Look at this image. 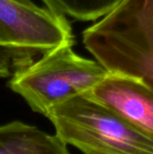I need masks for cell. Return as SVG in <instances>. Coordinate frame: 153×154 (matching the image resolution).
<instances>
[{
	"mask_svg": "<svg viewBox=\"0 0 153 154\" xmlns=\"http://www.w3.org/2000/svg\"><path fill=\"white\" fill-rule=\"evenodd\" d=\"M86 95L153 139V91L141 81L108 73Z\"/></svg>",
	"mask_w": 153,
	"mask_h": 154,
	"instance_id": "5",
	"label": "cell"
},
{
	"mask_svg": "<svg viewBox=\"0 0 153 154\" xmlns=\"http://www.w3.org/2000/svg\"><path fill=\"white\" fill-rule=\"evenodd\" d=\"M17 2H20L22 4H24V5H34L31 0H15Z\"/></svg>",
	"mask_w": 153,
	"mask_h": 154,
	"instance_id": "9",
	"label": "cell"
},
{
	"mask_svg": "<svg viewBox=\"0 0 153 154\" xmlns=\"http://www.w3.org/2000/svg\"><path fill=\"white\" fill-rule=\"evenodd\" d=\"M45 117L65 145L83 154H153V139L86 94L56 105Z\"/></svg>",
	"mask_w": 153,
	"mask_h": 154,
	"instance_id": "2",
	"label": "cell"
},
{
	"mask_svg": "<svg viewBox=\"0 0 153 154\" xmlns=\"http://www.w3.org/2000/svg\"><path fill=\"white\" fill-rule=\"evenodd\" d=\"M73 45L65 43L47 51L11 77L8 87L33 112L46 116L50 108L88 93L108 75L96 60L78 55Z\"/></svg>",
	"mask_w": 153,
	"mask_h": 154,
	"instance_id": "3",
	"label": "cell"
},
{
	"mask_svg": "<svg viewBox=\"0 0 153 154\" xmlns=\"http://www.w3.org/2000/svg\"><path fill=\"white\" fill-rule=\"evenodd\" d=\"M0 31L30 63L58 46L74 43L72 28L65 16L15 0H0Z\"/></svg>",
	"mask_w": 153,
	"mask_h": 154,
	"instance_id": "4",
	"label": "cell"
},
{
	"mask_svg": "<svg viewBox=\"0 0 153 154\" xmlns=\"http://www.w3.org/2000/svg\"><path fill=\"white\" fill-rule=\"evenodd\" d=\"M57 14L79 21H96L113 10L122 0H41Z\"/></svg>",
	"mask_w": 153,
	"mask_h": 154,
	"instance_id": "7",
	"label": "cell"
},
{
	"mask_svg": "<svg viewBox=\"0 0 153 154\" xmlns=\"http://www.w3.org/2000/svg\"><path fill=\"white\" fill-rule=\"evenodd\" d=\"M0 154H69L56 134L13 121L0 125Z\"/></svg>",
	"mask_w": 153,
	"mask_h": 154,
	"instance_id": "6",
	"label": "cell"
},
{
	"mask_svg": "<svg viewBox=\"0 0 153 154\" xmlns=\"http://www.w3.org/2000/svg\"><path fill=\"white\" fill-rule=\"evenodd\" d=\"M82 36L109 73L133 78L153 91V0H122Z\"/></svg>",
	"mask_w": 153,
	"mask_h": 154,
	"instance_id": "1",
	"label": "cell"
},
{
	"mask_svg": "<svg viewBox=\"0 0 153 154\" xmlns=\"http://www.w3.org/2000/svg\"><path fill=\"white\" fill-rule=\"evenodd\" d=\"M30 64L13 42L0 31V78H10L14 72Z\"/></svg>",
	"mask_w": 153,
	"mask_h": 154,
	"instance_id": "8",
	"label": "cell"
}]
</instances>
